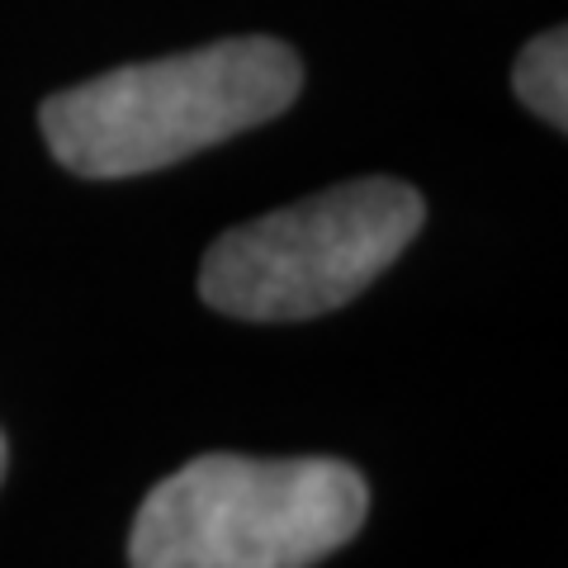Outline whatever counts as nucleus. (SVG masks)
I'll return each mask as SVG.
<instances>
[{
	"label": "nucleus",
	"mask_w": 568,
	"mask_h": 568,
	"mask_svg": "<svg viewBox=\"0 0 568 568\" xmlns=\"http://www.w3.org/2000/svg\"><path fill=\"white\" fill-rule=\"evenodd\" d=\"M304 67L280 39H223L119 67L43 100L52 156L91 181H123L271 123L298 100Z\"/></svg>",
	"instance_id": "f257e3e1"
},
{
	"label": "nucleus",
	"mask_w": 568,
	"mask_h": 568,
	"mask_svg": "<svg viewBox=\"0 0 568 568\" xmlns=\"http://www.w3.org/2000/svg\"><path fill=\"white\" fill-rule=\"evenodd\" d=\"M369 488L342 459L204 455L142 503L133 568H313L365 526Z\"/></svg>",
	"instance_id": "f03ea898"
},
{
	"label": "nucleus",
	"mask_w": 568,
	"mask_h": 568,
	"mask_svg": "<svg viewBox=\"0 0 568 568\" xmlns=\"http://www.w3.org/2000/svg\"><path fill=\"white\" fill-rule=\"evenodd\" d=\"M0 478H6V436H0Z\"/></svg>",
	"instance_id": "39448f33"
},
{
	"label": "nucleus",
	"mask_w": 568,
	"mask_h": 568,
	"mask_svg": "<svg viewBox=\"0 0 568 568\" xmlns=\"http://www.w3.org/2000/svg\"><path fill=\"white\" fill-rule=\"evenodd\" d=\"M413 185L369 175L242 223L209 246L200 298L242 323H304L369 290L422 233Z\"/></svg>",
	"instance_id": "7ed1b4c3"
},
{
	"label": "nucleus",
	"mask_w": 568,
	"mask_h": 568,
	"mask_svg": "<svg viewBox=\"0 0 568 568\" xmlns=\"http://www.w3.org/2000/svg\"><path fill=\"white\" fill-rule=\"evenodd\" d=\"M511 91L521 95L530 114H540L555 129H568V33L549 29L521 48L511 67Z\"/></svg>",
	"instance_id": "20e7f679"
}]
</instances>
